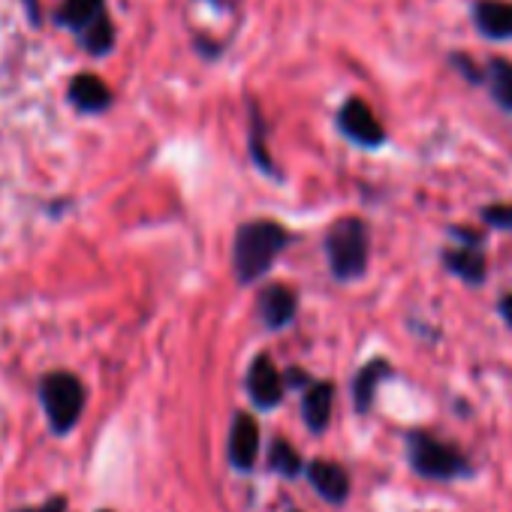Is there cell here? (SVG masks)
Returning a JSON list of instances; mask_svg holds the SVG:
<instances>
[{"label": "cell", "mask_w": 512, "mask_h": 512, "mask_svg": "<svg viewBox=\"0 0 512 512\" xmlns=\"http://www.w3.org/2000/svg\"><path fill=\"white\" fill-rule=\"evenodd\" d=\"M67 97H70V103H73L79 112H85V115H100V112H106V109L115 103L112 88H109L100 76H94V73H79V76H73V79H70V88H67Z\"/></svg>", "instance_id": "52a82bcc"}, {"label": "cell", "mask_w": 512, "mask_h": 512, "mask_svg": "<svg viewBox=\"0 0 512 512\" xmlns=\"http://www.w3.org/2000/svg\"><path fill=\"white\" fill-rule=\"evenodd\" d=\"M473 25L485 40H512V0H476Z\"/></svg>", "instance_id": "ba28073f"}, {"label": "cell", "mask_w": 512, "mask_h": 512, "mask_svg": "<svg viewBox=\"0 0 512 512\" xmlns=\"http://www.w3.org/2000/svg\"><path fill=\"white\" fill-rule=\"evenodd\" d=\"M449 235H452L455 244H461V247H482V244H485V235H482L479 229H473V226H452Z\"/></svg>", "instance_id": "7402d4cb"}, {"label": "cell", "mask_w": 512, "mask_h": 512, "mask_svg": "<svg viewBox=\"0 0 512 512\" xmlns=\"http://www.w3.org/2000/svg\"><path fill=\"white\" fill-rule=\"evenodd\" d=\"M19 512H67V500L64 497H52L43 506H28V509H19Z\"/></svg>", "instance_id": "603a6c76"}, {"label": "cell", "mask_w": 512, "mask_h": 512, "mask_svg": "<svg viewBox=\"0 0 512 512\" xmlns=\"http://www.w3.org/2000/svg\"><path fill=\"white\" fill-rule=\"evenodd\" d=\"M407 461L419 476L434 479V482H455V479L473 476L470 458L455 443L437 440L428 431L407 434Z\"/></svg>", "instance_id": "7a4b0ae2"}, {"label": "cell", "mask_w": 512, "mask_h": 512, "mask_svg": "<svg viewBox=\"0 0 512 512\" xmlns=\"http://www.w3.org/2000/svg\"><path fill=\"white\" fill-rule=\"evenodd\" d=\"M269 464H272V470H278V473H284V476H296V473L302 470V458H299V452H296L287 440H275V443H272V449H269Z\"/></svg>", "instance_id": "d6986e66"}, {"label": "cell", "mask_w": 512, "mask_h": 512, "mask_svg": "<svg viewBox=\"0 0 512 512\" xmlns=\"http://www.w3.org/2000/svg\"><path fill=\"white\" fill-rule=\"evenodd\" d=\"M395 377V368L386 362V359H371L368 365H362V371L353 377V407L359 416H365L377 398V386L383 380Z\"/></svg>", "instance_id": "4fadbf2b"}, {"label": "cell", "mask_w": 512, "mask_h": 512, "mask_svg": "<svg viewBox=\"0 0 512 512\" xmlns=\"http://www.w3.org/2000/svg\"><path fill=\"white\" fill-rule=\"evenodd\" d=\"M449 64H452L470 85H485V73H482L464 52H452V55H449Z\"/></svg>", "instance_id": "44dd1931"}, {"label": "cell", "mask_w": 512, "mask_h": 512, "mask_svg": "<svg viewBox=\"0 0 512 512\" xmlns=\"http://www.w3.org/2000/svg\"><path fill=\"white\" fill-rule=\"evenodd\" d=\"M290 244V232L275 220L244 223L235 235V275L241 284L260 281Z\"/></svg>", "instance_id": "6da1fadb"}, {"label": "cell", "mask_w": 512, "mask_h": 512, "mask_svg": "<svg viewBox=\"0 0 512 512\" xmlns=\"http://www.w3.org/2000/svg\"><path fill=\"white\" fill-rule=\"evenodd\" d=\"M332 404H335V386L332 383H311L302 401V413L311 431H326L332 419Z\"/></svg>", "instance_id": "9a60e30c"}, {"label": "cell", "mask_w": 512, "mask_h": 512, "mask_svg": "<svg viewBox=\"0 0 512 512\" xmlns=\"http://www.w3.org/2000/svg\"><path fill=\"white\" fill-rule=\"evenodd\" d=\"M106 10V0H61V7L52 13V22L73 37L82 34L91 22H97Z\"/></svg>", "instance_id": "5bb4252c"}, {"label": "cell", "mask_w": 512, "mask_h": 512, "mask_svg": "<svg viewBox=\"0 0 512 512\" xmlns=\"http://www.w3.org/2000/svg\"><path fill=\"white\" fill-rule=\"evenodd\" d=\"M308 479L317 488V494L329 503H344L350 497V473L335 461H326V458L314 461L308 467Z\"/></svg>", "instance_id": "8fae6325"}, {"label": "cell", "mask_w": 512, "mask_h": 512, "mask_svg": "<svg viewBox=\"0 0 512 512\" xmlns=\"http://www.w3.org/2000/svg\"><path fill=\"white\" fill-rule=\"evenodd\" d=\"M25 7H28V16H31V25H40L43 19H40V4H37V0H25Z\"/></svg>", "instance_id": "d4e9b609"}, {"label": "cell", "mask_w": 512, "mask_h": 512, "mask_svg": "<svg viewBox=\"0 0 512 512\" xmlns=\"http://www.w3.org/2000/svg\"><path fill=\"white\" fill-rule=\"evenodd\" d=\"M338 130L362 148L386 145V127L380 124V118L374 115V109L362 97L344 100V106L338 109Z\"/></svg>", "instance_id": "5b68a950"}, {"label": "cell", "mask_w": 512, "mask_h": 512, "mask_svg": "<svg viewBox=\"0 0 512 512\" xmlns=\"http://www.w3.org/2000/svg\"><path fill=\"white\" fill-rule=\"evenodd\" d=\"M497 311H500V317H503V323L512 329V293H506L500 302H497Z\"/></svg>", "instance_id": "cb8c5ba5"}, {"label": "cell", "mask_w": 512, "mask_h": 512, "mask_svg": "<svg viewBox=\"0 0 512 512\" xmlns=\"http://www.w3.org/2000/svg\"><path fill=\"white\" fill-rule=\"evenodd\" d=\"M485 85L500 109L512 115V61L506 58H491L485 67Z\"/></svg>", "instance_id": "ac0fdd59"}, {"label": "cell", "mask_w": 512, "mask_h": 512, "mask_svg": "<svg viewBox=\"0 0 512 512\" xmlns=\"http://www.w3.org/2000/svg\"><path fill=\"white\" fill-rule=\"evenodd\" d=\"M256 455H260V425L253 416L238 413L229 431V458L238 470L253 467Z\"/></svg>", "instance_id": "30bf717a"}, {"label": "cell", "mask_w": 512, "mask_h": 512, "mask_svg": "<svg viewBox=\"0 0 512 512\" xmlns=\"http://www.w3.org/2000/svg\"><path fill=\"white\" fill-rule=\"evenodd\" d=\"M329 269L338 281H356L368 269L371 256V232L362 217H341L326 235Z\"/></svg>", "instance_id": "3957f363"}, {"label": "cell", "mask_w": 512, "mask_h": 512, "mask_svg": "<svg viewBox=\"0 0 512 512\" xmlns=\"http://www.w3.org/2000/svg\"><path fill=\"white\" fill-rule=\"evenodd\" d=\"M299 308V299L290 287L284 284H272L260 293V317L269 329H284L293 323Z\"/></svg>", "instance_id": "7c38bea8"}, {"label": "cell", "mask_w": 512, "mask_h": 512, "mask_svg": "<svg viewBox=\"0 0 512 512\" xmlns=\"http://www.w3.org/2000/svg\"><path fill=\"white\" fill-rule=\"evenodd\" d=\"M40 395H43V407H46L52 431L55 434L73 431L85 410V386L79 383V377L67 371H52L43 377Z\"/></svg>", "instance_id": "277c9868"}, {"label": "cell", "mask_w": 512, "mask_h": 512, "mask_svg": "<svg viewBox=\"0 0 512 512\" xmlns=\"http://www.w3.org/2000/svg\"><path fill=\"white\" fill-rule=\"evenodd\" d=\"M247 392H250V398H253L256 407H266L269 410V407H278L281 404L287 386H284V377L272 365L269 356H256L253 359V365L247 371Z\"/></svg>", "instance_id": "8992f818"}, {"label": "cell", "mask_w": 512, "mask_h": 512, "mask_svg": "<svg viewBox=\"0 0 512 512\" xmlns=\"http://www.w3.org/2000/svg\"><path fill=\"white\" fill-rule=\"evenodd\" d=\"M479 217L491 226V229H503V232H512V205L506 202H494V205H485L479 211Z\"/></svg>", "instance_id": "ffe728a7"}, {"label": "cell", "mask_w": 512, "mask_h": 512, "mask_svg": "<svg viewBox=\"0 0 512 512\" xmlns=\"http://www.w3.org/2000/svg\"><path fill=\"white\" fill-rule=\"evenodd\" d=\"M440 263L449 275H455L458 281L470 284V287H479L488 275L485 269V253L482 247H461V244H452L440 253Z\"/></svg>", "instance_id": "9c48e42d"}, {"label": "cell", "mask_w": 512, "mask_h": 512, "mask_svg": "<svg viewBox=\"0 0 512 512\" xmlns=\"http://www.w3.org/2000/svg\"><path fill=\"white\" fill-rule=\"evenodd\" d=\"M247 106H250V124H247V145H250V157H253V163L260 166L263 172L278 175V169H275V163H272V154H269V148H266V142H269L266 118H263L260 106H256V100H247Z\"/></svg>", "instance_id": "2e32d148"}, {"label": "cell", "mask_w": 512, "mask_h": 512, "mask_svg": "<svg viewBox=\"0 0 512 512\" xmlns=\"http://www.w3.org/2000/svg\"><path fill=\"white\" fill-rule=\"evenodd\" d=\"M76 43L91 55V58H106L115 43H118V31H115V22L109 13H103L97 22H91L82 34H76Z\"/></svg>", "instance_id": "e0dca14e"}]
</instances>
